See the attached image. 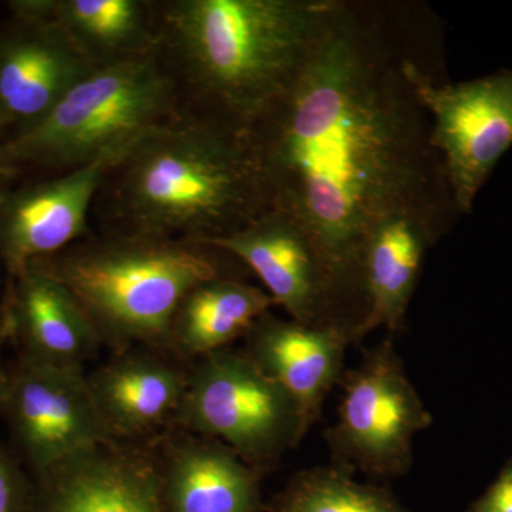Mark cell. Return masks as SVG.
Masks as SVG:
<instances>
[{"label": "cell", "instance_id": "7402d4cb", "mask_svg": "<svg viewBox=\"0 0 512 512\" xmlns=\"http://www.w3.org/2000/svg\"><path fill=\"white\" fill-rule=\"evenodd\" d=\"M33 480L20 458L0 444V512H28Z\"/></svg>", "mask_w": 512, "mask_h": 512}, {"label": "cell", "instance_id": "4fadbf2b", "mask_svg": "<svg viewBox=\"0 0 512 512\" xmlns=\"http://www.w3.org/2000/svg\"><path fill=\"white\" fill-rule=\"evenodd\" d=\"M32 480L28 512H165L157 458L123 443Z\"/></svg>", "mask_w": 512, "mask_h": 512}, {"label": "cell", "instance_id": "2e32d148", "mask_svg": "<svg viewBox=\"0 0 512 512\" xmlns=\"http://www.w3.org/2000/svg\"><path fill=\"white\" fill-rule=\"evenodd\" d=\"M244 340L242 350L249 359L301 406L312 426L326 396L342 380L352 333L335 326L302 325L269 311Z\"/></svg>", "mask_w": 512, "mask_h": 512}, {"label": "cell", "instance_id": "cb8c5ba5", "mask_svg": "<svg viewBox=\"0 0 512 512\" xmlns=\"http://www.w3.org/2000/svg\"><path fill=\"white\" fill-rule=\"evenodd\" d=\"M19 174V168L9 160L8 154H6L3 140L0 141V201L12 190L13 183Z\"/></svg>", "mask_w": 512, "mask_h": 512}, {"label": "cell", "instance_id": "ffe728a7", "mask_svg": "<svg viewBox=\"0 0 512 512\" xmlns=\"http://www.w3.org/2000/svg\"><path fill=\"white\" fill-rule=\"evenodd\" d=\"M274 299L242 276H220L194 289L181 301L170 328L168 350L200 359L244 338L256 320L271 311Z\"/></svg>", "mask_w": 512, "mask_h": 512}, {"label": "cell", "instance_id": "9c48e42d", "mask_svg": "<svg viewBox=\"0 0 512 512\" xmlns=\"http://www.w3.org/2000/svg\"><path fill=\"white\" fill-rule=\"evenodd\" d=\"M0 416L8 424L32 478L114 441L90 392L84 369L46 365L18 356Z\"/></svg>", "mask_w": 512, "mask_h": 512}, {"label": "cell", "instance_id": "7c38bea8", "mask_svg": "<svg viewBox=\"0 0 512 512\" xmlns=\"http://www.w3.org/2000/svg\"><path fill=\"white\" fill-rule=\"evenodd\" d=\"M94 70L50 20L10 12L0 26V107L13 131L43 119Z\"/></svg>", "mask_w": 512, "mask_h": 512}, {"label": "cell", "instance_id": "ba28073f", "mask_svg": "<svg viewBox=\"0 0 512 512\" xmlns=\"http://www.w3.org/2000/svg\"><path fill=\"white\" fill-rule=\"evenodd\" d=\"M426 56L413 60L410 79L431 120V146L446 170L458 212L473 210L478 191L512 146V72L450 83Z\"/></svg>", "mask_w": 512, "mask_h": 512}, {"label": "cell", "instance_id": "8992f818", "mask_svg": "<svg viewBox=\"0 0 512 512\" xmlns=\"http://www.w3.org/2000/svg\"><path fill=\"white\" fill-rule=\"evenodd\" d=\"M174 426L220 441L261 471L298 446L311 424L244 350L227 348L200 357L188 372Z\"/></svg>", "mask_w": 512, "mask_h": 512}, {"label": "cell", "instance_id": "484cf974", "mask_svg": "<svg viewBox=\"0 0 512 512\" xmlns=\"http://www.w3.org/2000/svg\"><path fill=\"white\" fill-rule=\"evenodd\" d=\"M9 130H12V123H10L9 117L6 116L5 111L0 107V141L5 140L3 136H5Z\"/></svg>", "mask_w": 512, "mask_h": 512}, {"label": "cell", "instance_id": "5bb4252c", "mask_svg": "<svg viewBox=\"0 0 512 512\" xmlns=\"http://www.w3.org/2000/svg\"><path fill=\"white\" fill-rule=\"evenodd\" d=\"M0 313L18 356L35 362L84 369L103 346L82 306L39 261L8 278Z\"/></svg>", "mask_w": 512, "mask_h": 512}, {"label": "cell", "instance_id": "e0dca14e", "mask_svg": "<svg viewBox=\"0 0 512 512\" xmlns=\"http://www.w3.org/2000/svg\"><path fill=\"white\" fill-rule=\"evenodd\" d=\"M188 372L167 353L131 348L87 375L90 392L114 441L134 440L174 424L187 389Z\"/></svg>", "mask_w": 512, "mask_h": 512}, {"label": "cell", "instance_id": "7a4b0ae2", "mask_svg": "<svg viewBox=\"0 0 512 512\" xmlns=\"http://www.w3.org/2000/svg\"><path fill=\"white\" fill-rule=\"evenodd\" d=\"M333 0H156L178 109L247 130L295 82Z\"/></svg>", "mask_w": 512, "mask_h": 512}, {"label": "cell", "instance_id": "277c9868", "mask_svg": "<svg viewBox=\"0 0 512 512\" xmlns=\"http://www.w3.org/2000/svg\"><path fill=\"white\" fill-rule=\"evenodd\" d=\"M36 261L72 293L103 346L167 355L185 296L211 279L242 276L245 268L228 252L190 239L104 231Z\"/></svg>", "mask_w": 512, "mask_h": 512}, {"label": "cell", "instance_id": "603a6c76", "mask_svg": "<svg viewBox=\"0 0 512 512\" xmlns=\"http://www.w3.org/2000/svg\"><path fill=\"white\" fill-rule=\"evenodd\" d=\"M471 512H512V460L505 464Z\"/></svg>", "mask_w": 512, "mask_h": 512}, {"label": "cell", "instance_id": "ac0fdd59", "mask_svg": "<svg viewBox=\"0 0 512 512\" xmlns=\"http://www.w3.org/2000/svg\"><path fill=\"white\" fill-rule=\"evenodd\" d=\"M158 460L165 512H261L259 474L217 440L185 433Z\"/></svg>", "mask_w": 512, "mask_h": 512}, {"label": "cell", "instance_id": "6da1fadb", "mask_svg": "<svg viewBox=\"0 0 512 512\" xmlns=\"http://www.w3.org/2000/svg\"><path fill=\"white\" fill-rule=\"evenodd\" d=\"M434 23L424 3L333 0L295 82L245 130L269 210L319 249L355 333L372 229L399 211L460 214L409 74Z\"/></svg>", "mask_w": 512, "mask_h": 512}, {"label": "cell", "instance_id": "8fae6325", "mask_svg": "<svg viewBox=\"0 0 512 512\" xmlns=\"http://www.w3.org/2000/svg\"><path fill=\"white\" fill-rule=\"evenodd\" d=\"M123 157V156H121ZM119 156L100 158L49 180L12 188L0 201V261L8 278L92 234L90 211Z\"/></svg>", "mask_w": 512, "mask_h": 512}, {"label": "cell", "instance_id": "9a60e30c", "mask_svg": "<svg viewBox=\"0 0 512 512\" xmlns=\"http://www.w3.org/2000/svg\"><path fill=\"white\" fill-rule=\"evenodd\" d=\"M456 218L426 211H399L370 232L362 258L366 312L357 340L373 330L399 332L416 291L427 252Z\"/></svg>", "mask_w": 512, "mask_h": 512}, {"label": "cell", "instance_id": "d6986e66", "mask_svg": "<svg viewBox=\"0 0 512 512\" xmlns=\"http://www.w3.org/2000/svg\"><path fill=\"white\" fill-rule=\"evenodd\" d=\"M8 9L55 23L96 70L157 50L156 0H10Z\"/></svg>", "mask_w": 512, "mask_h": 512}, {"label": "cell", "instance_id": "5b68a950", "mask_svg": "<svg viewBox=\"0 0 512 512\" xmlns=\"http://www.w3.org/2000/svg\"><path fill=\"white\" fill-rule=\"evenodd\" d=\"M174 82L156 52L94 70L43 119L3 140L9 160L67 173L124 156L141 137L177 113Z\"/></svg>", "mask_w": 512, "mask_h": 512}, {"label": "cell", "instance_id": "52a82bcc", "mask_svg": "<svg viewBox=\"0 0 512 512\" xmlns=\"http://www.w3.org/2000/svg\"><path fill=\"white\" fill-rule=\"evenodd\" d=\"M340 382L338 416L326 434L336 466L383 478L406 474L414 440L429 429L433 417L392 340L366 350Z\"/></svg>", "mask_w": 512, "mask_h": 512}, {"label": "cell", "instance_id": "d4e9b609", "mask_svg": "<svg viewBox=\"0 0 512 512\" xmlns=\"http://www.w3.org/2000/svg\"><path fill=\"white\" fill-rule=\"evenodd\" d=\"M8 342H10L9 322L0 313V404L3 402L9 384V367L5 365V360H3V348Z\"/></svg>", "mask_w": 512, "mask_h": 512}, {"label": "cell", "instance_id": "30bf717a", "mask_svg": "<svg viewBox=\"0 0 512 512\" xmlns=\"http://www.w3.org/2000/svg\"><path fill=\"white\" fill-rule=\"evenodd\" d=\"M207 245L222 249L258 276L289 319L308 326L355 328L335 279L309 235L282 212L268 210L247 227Z\"/></svg>", "mask_w": 512, "mask_h": 512}, {"label": "cell", "instance_id": "3957f363", "mask_svg": "<svg viewBox=\"0 0 512 512\" xmlns=\"http://www.w3.org/2000/svg\"><path fill=\"white\" fill-rule=\"evenodd\" d=\"M101 231L208 244L269 210L247 131L178 109L107 171Z\"/></svg>", "mask_w": 512, "mask_h": 512}, {"label": "cell", "instance_id": "44dd1931", "mask_svg": "<svg viewBox=\"0 0 512 512\" xmlns=\"http://www.w3.org/2000/svg\"><path fill=\"white\" fill-rule=\"evenodd\" d=\"M274 512H409L390 491L362 483L338 466L296 474L276 498Z\"/></svg>", "mask_w": 512, "mask_h": 512}]
</instances>
